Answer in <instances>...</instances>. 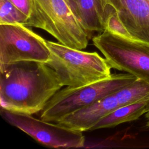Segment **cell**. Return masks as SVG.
<instances>
[{
	"mask_svg": "<svg viewBox=\"0 0 149 149\" xmlns=\"http://www.w3.org/2000/svg\"><path fill=\"white\" fill-rule=\"evenodd\" d=\"M3 24L30 27V20L10 0H0V24Z\"/></svg>",
	"mask_w": 149,
	"mask_h": 149,
	"instance_id": "obj_12",
	"label": "cell"
},
{
	"mask_svg": "<svg viewBox=\"0 0 149 149\" xmlns=\"http://www.w3.org/2000/svg\"><path fill=\"white\" fill-rule=\"evenodd\" d=\"M34 3L42 30L68 47H87L89 38L65 0H34Z\"/></svg>",
	"mask_w": 149,
	"mask_h": 149,
	"instance_id": "obj_7",
	"label": "cell"
},
{
	"mask_svg": "<svg viewBox=\"0 0 149 149\" xmlns=\"http://www.w3.org/2000/svg\"><path fill=\"white\" fill-rule=\"evenodd\" d=\"M50 59L47 40L29 27L0 24V72L21 62L47 63Z\"/></svg>",
	"mask_w": 149,
	"mask_h": 149,
	"instance_id": "obj_5",
	"label": "cell"
},
{
	"mask_svg": "<svg viewBox=\"0 0 149 149\" xmlns=\"http://www.w3.org/2000/svg\"><path fill=\"white\" fill-rule=\"evenodd\" d=\"M105 10L106 20L104 31L122 37L133 38L119 19L115 8L111 5L107 4L105 5Z\"/></svg>",
	"mask_w": 149,
	"mask_h": 149,
	"instance_id": "obj_13",
	"label": "cell"
},
{
	"mask_svg": "<svg viewBox=\"0 0 149 149\" xmlns=\"http://www.w3.org/2000/svg\"><path fill=\"white\" fill-rule=\"evenodd\" d=\"M65 1L88 38H92L95 33L105 30V5L101 0Z\"/></svg>",
	"mask_w": 149,
	"mask_h": 149,
	"instance_id": "obj_10",
	"label": "cell"
},
{
	"mask_svg": "<svg viewBox=\"0 0 149 149\" xmlns=\"http://www.w3.org/2000/svg\"><path fill=\"white\" fill-rule=\"evenodd\" d=\"M149 108V97L137 102L120 107L101 118L90 130L115 127L139 119Z\"/></svg>",
	"mask_w": 149,
	"mask_h": 149,
	"instance_id": "obj_11",
	"label": "cell"
},
{
	"mask_svg": "<svg viewBox=\"0 0 149 149\" xmlns=\"http://www.w3.org/2000/svg\"><path fill=\"white\" fill-rule=\"evenodd\" d=\"M62 87L54 70L45 63L27 61L13 64L0 72L1 109L37 113Z\"/></svg>",
	"mask_w": 149,
	"mask_h": 149,
	"instance_id": "obj_1",
	"label": "cell"
},
{
	"mask_svg": "<svg viewBox=\"0 0 149 149\" xmlns=\"http://www.w3.org/2000/svg\"><path fill=\"white\" fill-rule=\"evenodd\" d=\"M149 97V83L137 79L132 84L79 109L56 123L80 132L90 130L101 118L117 108Z\"/></svg>",
	"mask_w": 149,
	"mask_h": 149,
	"instance_id": "obj_6",
	"label": "cell"
},
{
	"mask_svg": "<svg viewBox=\"0 0 149 149\" xmlns=\"http://www.w3.org/2000/svg\"><path fill=\"white\" fill-rule=\"evenodd\" d=\"M47 43L51 53L47 64L54 70L63 86L80 87L111 76V67L97 52H86L49 40Z\"/></svg>",
	"mask_w": 149,
	"mask_h": 149,
	"instance_id": "obj_2",
	"label": "cell"
},
{
	"mask_svg": "<svg viewBox=\"0 0 149 149\" xmlns=\"http://www.w3.org/2000/svg\"><path fill=\"white\" fill-rule=\"evenodd\" d=\"M115 8L133 38L149 43V1L101 0Z\"/></svg>",
	"mask_w": 149,
	"mask_h": 149,
	"instance_id": "obj_9",
	"label": "cell"
},
{
	"mask_svg": "<svg viewBox=\"0 0 149 149\" xmlns=\"http://www.w3.org/2000/svg\"><path fill=\"white\" fill-rule=\"evenodd\" d=\"M10 1L29 18L30 27H37L38 26L40 21L35 6L34 0Z\"/></svg>",
	"mask_w": 149,
	"mask_h": 149,
	"instance_id": "obj_14",
	"label": "cell"
},
{
	"mask_svg": "<svg viewBox=\"0 0 149 149\" xmlns=\"http://www.w3.org/2000/svg\"><path fill=\"white\" fill-rule=\"evenodd\" d=\"M94 45L111 67L149 83V43L107 31L92 38Z\"/></svg>",
	"mask_w": 149,
	"mask_h": 149,
	"instance_id": "obj_4",
	"label": "cell"
},
{
	"mask_svg": "<svg viewBox=\"0 0 149 149\" xmlns=\"http://www.w3.org/2000/svg\"><path fill=\"white\" fill-rule=\"evenodd\" d=\"M148 1H149V0H148Z\"/></svg>",
	"mask_w": 149,
	"mask_h": 149,
	"instance_id": "obj_16",
	"label": "cell"
},
{
	"mask_svg": "<svg viewBox=\"0 0 149 149\" xmlns=\"http://www.w3.org/2000/svg\"><path fill=\"white\" fill-rule=\"evenodd\" d=\"M137 79L129 73L112 74L108 79L84 86L61 88L41 112L40 119L56 123L64 117L132 84Z\"/></svg>",
	"mask_w": 149,
	"mask_h": 149,
	"instance_id": "obj_3",
	"label": "cell"
},
{
	"mask_svg": "<svg viewBox=\"0 0 149 149\" xmlns=\"http://www.w3.org/2000/svg\"><path fill=\"white\" fill-rule=\"evenodd\" d=\"M146 119L147 120L146 126L149 128V108H148V111L146 113Z\"/></svg>",
	"mask_w": 149,
	"mask_h": 149,
	"instance_id": "obj_15",
	"label": "cell"
},
{
	"mask_svg": "<svg viewBox=\"0 0 149 149\" xmlns=\"http://www.w3.org/2000/svg\"><path fill=\"white\" fill-rule=\"evenodd\" d=\"M1 115L10 125L19 129L41 144L54 148H81L84 146L82 132L73 130L56 123L1 109Z\"/></svg>",
	"mask_w": 149,
	"mask_h": 149,
	"instance_id": "obj_8",
	"label": "cell"
}]
</instances>
